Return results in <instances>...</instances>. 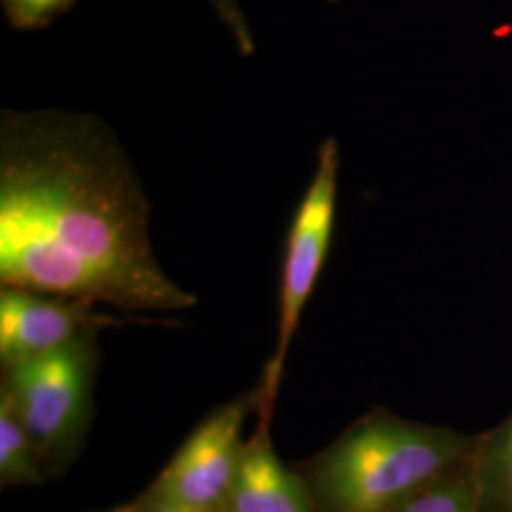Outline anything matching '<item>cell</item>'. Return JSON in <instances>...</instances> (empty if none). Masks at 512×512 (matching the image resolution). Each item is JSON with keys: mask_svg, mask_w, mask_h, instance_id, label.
Listing matches in <instances>:
<instances>
[{"mask_svg": "<svg viewBox=\"0 0 512 512\" xmlns=\"http://www.w3.org/2000/svg\"><path fill=\"white\" fill-rule=\"evenodd\" d=\"M6 16L19 29H37L63 14L73 0H2Z\"/></svg>", "mask_w": 512, "mask_h": 512, "instance_id": "cell-11", "label": "cell"}, {"mask_svg": "<svg viewBox=\"0 0 512 512\" xmlns=\"http://www.w3.org/2000/svg\"><path fill=\"white\" fill-rule=\"evenodd\" d=\"M255 403L258 395H245L215 410L184 442L150 494L190 511L224 512L245 448L243 425Z\"/></svg>", "mask_w": 512, "mask_h": 512, "instance_id": "cell-5", "label": "cell"}, {"mask_svg": "<svg viewBox=\"0 0 512 512\" xmlns=\"http://www.w3.org/2000/svg\"><path fill=\"white\" fill-rule=\"evenodd\" d=\"M395 512H482L473 478L454 471L410 497Z\"/></svg>", "mask_w": 512, "mask_h": 512, "instance_id": "cell-10", "label": "cell"}, {"mask_svg": "<svg viewBox=\"0 0 512 512\" xmlns=\"http://www.w3.org/2000/svg\"><path fill=\"white\" fill-rule=\"evenodd\" d=\"M469 463L482 512H512V414L476 442Z\"/></svg>", "mask_w": 512, "mask_h": 512, "instance_id": "cell-8", "label": "cell"}, {"mask_svg": "<svg viewBox=\"0 0 512 512\" xmlns=\"http://www.w3.org/2000/svg\"><path fill=\"white\" fill-rule=\"evenodd\" d=\"M224 512H315L302 482L275 456L264 423L245 442Z\"/></svg>", "mask_w": 512, "mask_h": 512, "instance_id": "cell-7", "label": "cell"}, {"mask_svg": "<svg viewBox=\"0 0 512 512\" xmlns=\"http://www.w3.org/2000/svg\"><path fill=\"white\" fill-rule=\"evenodd\" d=\"M145 188L107 126L84 114H4L0 283L122 313L198 298L156 260Z\"/></svg>", "mask_w": 512, "mask_h": 512, "instance_id": "cell-1", "label": "cell"}, {"mask_svg": "<svg viewBox=\"0 0 512 512\" xmlns=\"http://www.w3.org/2000/svg\"><path fill=\"white\" fill-rule=\"evenodd\" d=\"M97 361V332H86L63 348L4 370L0 393L10 399L38 458H67L84 439Z\"/></svg>", "mask_w": 512, "mask_h": 512, "instance_id": "cell-3", "label": "cell"}, {"mask_svg": "<svg viewBox=\"0 0 512 512\" xmlns=\"http://www.w3.org/2000/svg\"><path fill=\"white\" fill-rule=\"evenodd\" d=\"M97 306L50 294L2 287L0 291V365L10 366L63 348L74 338L97 332L116 319Z\"/></svg>", "mask_w": 512, "mask_h": 512, "instance_id": "cell-6", "label": "cell"}, {"mask_svg": "<svg viewBox=\"0 0 512 512\" xmlns=\"http://www.w3.org/2000/svg\"><path fill=\"white\" fill-rule=\"evenodd\" d=\"M137 512H196L190 511V509H186V507H181V505H177V503H171V501H167V499H162V497H158V495L148 494L147 499H145V505L139 509Z\"/></svg>", "mask_w": 512, "mask_h": 512, "instance_id": "cell-12", "label": "cell"}, {"mask_svg": "<svg viewBox=\"0 0 512 512\" xmlns=\"http://www.w3.org/2000/svg\"><path fill=\"white\" fill-rule=\"evenodd\" d=\"M0 480L2 486L40 482L37 448L4 393H0Z\"/></svg>", "mask_w": 512, "mask_h": 512, "instance_id": "cell-9", "label": "cell"}, {"mask_svg": "<svg viewBox=\"0 0 512 512\" xmlns=\"http://www.w3.org/2000/svg\"><path fill=\"white\" fill-rule=\"evenodd\" d=\"M217 2H219L220 10H222L224 14H228L230 21L236 25L239 37H241V35H243V29H241V25L238 23V14L234 12V0H217Z\"/></svg>", "mask_w": 512, "mask_h": 512, "instance_id": "cell-13", "label": "cell"}, {"mask_svg": "<svg viewBox=\"0 0 512 512\" xmlns=\"http://www.w3.org/2000/svg\"><path fill=\"white\" fill-rule=\"evenodd\" d=\"M340 150L334 139H327L317 154V167L310 186L298 205L293 226L287 239L285 260L281 270V302H279V334L274 359L266 370L264 389L258 393V408L262 423L268 421L272 404L279 389L283 363L294 332L298 330L300 315L315 287V281L329 253L336 192H338Z\"/></svg>", "mask_w": 512, "mask_h": 512, "instance_id": "cell-4", "label": "cell"}, {"mask_svg": "<svg viewBox=\"0 0 512 512\" xmlns=\"http://www.w3.org/2000/svg\"><path fill=\"white\" fill-rule=\"evenodd\" d=\"M475 444L446 427L370 414L315 459L311 499L319 512H395L458 471Z\"/></svg>", "mask_w": 512, "mask_h": 512, "instance_id": "cell-2", "label": "cell"}, {"mask_svg": "<svg viewBox=\"0 0 512 512\" xmlns=\"http://www.w3.org/2000/svg\"><path fill=\"white\" fill-rule=\"evenodd\" d=\"M332 2H336V0H332Z\"/></svg>", "mask_w": 512, "mask_h": 512, "instance_id": "cell-14", "label": "cell"}]
</instances>
